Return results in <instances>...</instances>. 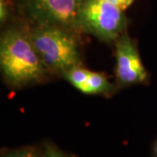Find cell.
Here are the masks:
<instances>
[{
	"label": "cell",
	"mask_w": 157,
	"mask_h": 157,
	"mask_svg": "<svg viewBox=\"0 0 157 157\" xmlns=\"http://www.w3.org/2000/svg\"><path fill=\"white\" fill-rule=\"evenodd\" d=\"M68 82L86 94H109L113 91V85L101 73L91 72L79 67L72 68L63 74Z\"/></svg>",
	"instance_id": "8992f818"
},
{
	"label": "cell",
	"mask_w": 157,
	"mask_h": 157,
	"mask_svg": "<svg viewBox=\"0 0 157 157\" xmlns=\"http://www.w3.org/2000/svg\"><path fill=\"white\" fill-rule=\"evenodd\" d=\"M85 2L86 0H23L27 14L37 25H55L72 32L78 30V18Z\"/></svg>",
	"instance_id": "277c9868"
},
{
	"label": "cell",
	"mask_w": 157,
	"mask_h": 157,
	"mask_svg": "<svg viewBox=\"0 0 157 157\" xmlns=\"http://www.w3.org/2000/svg\"><path fill=\"white\" fill-rule=\"evenodd\" d=\"M152 157H157V139L155 141L153 145V149H152Z\"/></svg>",
	"instance_id": "8fae6325"
},
{
	"label": "cell",
	"mask_w": 157,
	"mask_h": 157,
	"mask_svg": "<svg viewBox=\"0 0 157 157\" xmlns=\"http://www.w3.org/2000/svg\"><path fill=\"white\" fill-rule=\"evenodd\" d=\"M10 15V10L6 0H0V21L1 23H6Z\"/></svg>",
	"instance_id": "9c48e42d"
},
{
	"label": "cell",
	"mask_w": 157,
	"mask_h": 157,
	"mask_svg": "<svg viewBox=\"0 0 157 157\" xmlns=\"http://www.w3.org/2000/svg\"><path fill=\"white\" fill-rule=\"evenodd\" d=\"M42 157H67L64 153H62L59 148L52 144H46L45 150L42 154Z\"/></svg>",
	"instance_id": "ba28073f"
},
{
	"label": "cell",
	"mask_w": 157,
	"mask_h": 157,
	"mask_svg": "<svg viewBox=\"0 0 157 157\" xmlns=\"http://www.w3.org/2000/svg\"><path fill=\"white\" fill-rule=\"evenodd\" d=\"M29 35L47 72L64 74L80 66V53L72 31L55 25H36Z\"/></svg>",
	"instance_id": "7a4b0ae2"
},
{
	"label": "cell",
	"mask_w": 157,
	"mask_h": 157,
	"mask_svg": "<svg viewBox=\"0 0 157 157\" xmlns=\"http://www.w3.org/2000/svg\"><path fill=\"white\" fill-rule=\"evenodd\" d=\"M116 54V80L119 86L145 83L148 75L140 59L135 42L128 34L121 35L114 42Z\"/></svg>",
	"instance_id": "5b68a950"
},
{
	"label": "cell",
	"mask_w": 157,
	"mask_h": 157,
	"mask_svg": "<svg viewBox=\"0 0 157 157\" xmlns=\"http://www.w3.org/2000/svg\"><path fill=\"white\" fill-rule=\"evenodd\" d=\"M105 2H107L109 4H112L113 6H117L121 10H126L127 8H128L129 6L133 4V2L135 0H103Z\"/></svg>",
	"instance_id": "30bf717a"
},
{
	"label": "cell",
	"mask_w": 157,
	"mask_h": 157,
	"mask_svg": "<svg viewBox=\"0 0 157 157\" xmlns=\"http://www.w3.org/2000/svg\"><path fill=\"white\" fill-rule=\"evenodd\" d=\"M123 10L103 0H86L78 18V30L106 42H115L126 33Z\"/></svg>",
	"instance_id": "3957f363"
},
{
	"label": "cell",
	"mask_w": 157,
	"mask_h": 157,
	"mask_svg": "<svg viewBox=\"0 0 157 157\" xmlns=\"http://www.w3.org/2000/svg\"><path fill=\"white\" fill-rule=\"evenodd\" d=\"M2 157H42L38 151L31 147H24L6 152Z\"/></svg>",
	"instance_id": "52a82bcc"
},
{
	"label": "cell",
	"mask_w": 157,
	"mask_h": 157,
	"mask_svg": "<svg viewBox=\"0 0 157 157\" xmlns=\"http://www.w3.org/2000/svg\"><path fill=\"white\" fill-rule=\"evenodd\" d=\"M0 67L13 86H24L45 78L44 67L29 33L12 27L6 30L0 41Z\"/></svg>",
	"instance_id": "6da1fadb"
}]
</instances>
